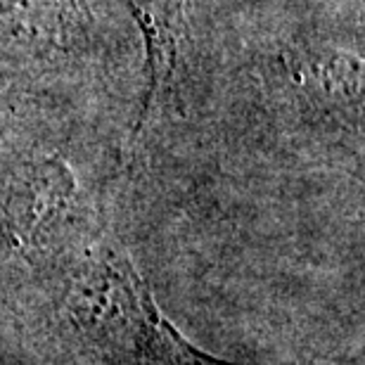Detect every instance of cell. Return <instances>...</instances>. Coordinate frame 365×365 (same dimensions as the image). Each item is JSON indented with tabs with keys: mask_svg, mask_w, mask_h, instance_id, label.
<instances>
[{
	"mask_svg": "<svg viewBox=\"0 0 365 365\" xmlns=\"http://www.w3.org/2000/svg\"><path fill=\"white\" fill-rule=\"evenodd\" d=\"M10 114H12V105L7 100H0V138H3L5 128H7V121H10Z\"/></svg>",
	"mask_w": 365,
	"mask_h": 365,
	"instance_id": "5b68a950",
	"label": "cell"
},
{
	"mask_svg": "<svg viewBox=\"0 0 365 365\" xmlns=\"http://www.w3.org/2000/svg\"><path fill=\"white\" fill-rule=\"evenodd\" d=\"M145 48V95L138 130L166 114L180 98L182 74L192 43L197 0H123Z\"/></svg>",
	"mask_w": 365,
	"mask_h": 365,
	"instance_id": "277c9868",
	"label": "cell"
},
{
	"mask_svg": "<svg viewBox=\"0 0 365 365\" xmlns=\"http://www.w3.org/2000/svg\"><path fill=\"white\" fill-rule=\"evenodd\" d=\"M64 316L105 365H237L192 344L159 309L126 252L95 242L62 273Z\"/></svg>",
	"mask_w": 365,
	"mask_h": 365,
	"instance_id": "6da1fadb",
	"label": "cell"
},
{
	"mask_svg": "<svg viewBox=\"0 0 365 365\" xmlns=\"http://www.w3.org/2000/svg\"><path fill=\"white\" fill-rule=\"evenodd\" d=\"M0 240L29 264L64 273L98 240L74 171L60 157H29L0 178Z\"/></svg>",
	"mask_w": 365,
	"mask_h": 365,
	"instance_id": "7a4b0ae2",
	"label": "cell"
},
{
	"mask_svg": "<svg viewBox=\"0 0 365 365\" xmlns=\"http://www.w3.org/2000/svg\"><path fill=\"white\" fill-rule=\"evenodd\" d=\"M86 0H0V78L53 67L93 38Z\"/></svg>",
	"mask_w": 365,
	"mask_h": 365,
	"instance_id": "3957f363",
	"label": "cell"
}]
</instances>
